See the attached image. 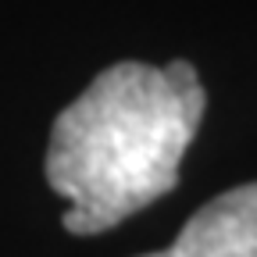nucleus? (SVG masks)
I'll use <instances>...</instances> for the list:
<instances>
[{"instance_id": "1", "label": "nucleus", "mask_w": 257, "mask_h": 257, "mask_svg": "<svg viewBox=\"0 0 257 257\" xmlns=\"http://www.w3.org/2000/svg\"><path fill=\"white\" fill-rule=\"evenodd\" d=\"M204 111L207 93L189 61L104 68L50 128L47 182L72 204L61 225L96 236L172 193Z\"/></svg>"}, {"instance_id": "2", "label": "nucleus", "mask_w": 257, "mask_h": 257, "mask_svg": "<svg viewBox=\"0 0 257 257\" xmlns=\"http://www.w3.org/2000/svg\"><path fill=\"white\" fill-rule=\"evenodd\" d=\"M140 257H257V182L207 200L168 250Z\"/></svg>"}]
</instances>
